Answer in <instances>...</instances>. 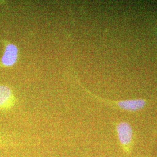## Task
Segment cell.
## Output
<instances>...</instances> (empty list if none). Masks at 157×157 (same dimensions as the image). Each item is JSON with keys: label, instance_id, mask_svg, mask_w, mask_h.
Here are the masks:
<instances>
[{"label": "cell", "instance_id": "8992f818", "mask_svg": "<svg viewBox=\"0 0 157 157\" xmlns=\"http://www.w3.org/2000/svg\"></svg>", "mask_w": 157, "mask_h": 157}, {"label": "cell", "instance_id": "5b68a950", "mask_svg": "<svg viewBox=\"0 0 157 157\" xmlns=\"http://www.w3.org/2000/svg\"><path fill=\"white\" fill-rule=\"evenodd\" d=\"M13 143L8 140L5 137L0 135V148L8 147V146H12L13 145Z\"/></svg>", "mask_w": 157, "mask_h": 157}, {"label": "cell", "instance_id": "7a4b0ae2", "mask_svg": "<svg viewBox=\"0 0 157 157\" xmlns=\"http://www.w3.org/2000/svg\"><path fill=\"white\" fill-rule=\"evenodd\" d=\"M5 45L3 56L0 60V67H11L14 65L18 59L19 49L17 45L6 41H2Z\"/></svg>", "mask_w": 157, "mask_h": 157}, {"label": "cell", "instance_id": "3957f363", "mask_svg": "<svg viewBox=\"0 0 157 157\" xmlns=\"http://www.w3.org/2000/svg\"><path fill=\"white\" fill-rule=\"evenodd\" d=\"M17 98L11 89L6 85L0 84V111H6L15 106Z\"/></svg>", "mask_w": 157, "mask_h": 157}, {"label": "cell", "instance_id": "6da1fadb", "mask_svg": "<svg viewBox=\"0 0 157 157\" xmlns=\"http://www.w3.org/2000/svg\"><path fill=\"white\" fill-rule=\"evenodd\" d=\"M116 129L118 139L124 151L129 153L133 139V130L130 124L126 122H122L117 125Z\"/></svg>", "mask_w": 157, "mask_h": 157}, {"label": "cell", "instance_id": "277c9868", "mask_svg": "<svg viewBox=\"0 0 157 157\" xmlns=\"http://www.w3.org/2000/svg\"><path fill=\"white\" fill-rule=\"evenodd\" d=\"M112 104L122 109L128 111H139L146 106L147 101L143 99H132L124 101H110Z\"/></svg>", "mask_w": 157, "mask_h": 157}]
</instances>
